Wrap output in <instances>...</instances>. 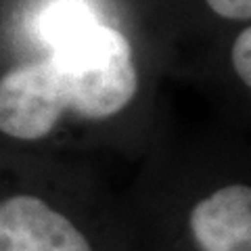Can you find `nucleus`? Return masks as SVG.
I'll list each match as a JSON object with an SVG mask.
<instances>
[{
	"mask_svg": "<svg viewBox=\"0 0 251 251\" xmlns=\"http://www.w3.org/2000/svg\"><path fill=\"white\" fill-rule=\"evenodd\" d=\"M40 31L50 52L0 77L2 134L38 140L67 109L103 120L134 99L138 74L128 38L100 23L86 2H52L42 15Z\"/></svg>",
	"mask_w": 251,
	"mask_h": 251,
	"instance_id": "nucleus-1",
	"label": "nucleus"
},
{
	"mask_svg": "<svg viewBox=\"0 0 251 251\" xmlns=\"http://www.w3.org/2000/svg\"><path fill=\"white\" fill-rule=\"evenodd\" d=\"M0 251H92L84 234L42 199L17 195L0 203Z\"/></svg>",
	"mask_w": 251,
	"mask_h": 251,
	"instance_id": "nucleus-2",
	"label": "nucleus"
},
{
	"mask_svg": "<svg viewBox=\"0 0 251 251\" xmlns=\"http://www.w3.org/2000/svg\"><path fill=\"white\" fill-rule=\"evenodd\" d=\"M191 230L201 251H251V186L230 184L203 199Z\"/></svg>",
	"mask_w": 251,
	"mask_h": 251,
	"instance_id": "nucleus-3",
	"label": "nucleus"
},
{
	"mask_svg": "<svg viewBox=\"0 0 251 251\" xmlns=\"http://www.w3.org/2000/svg\"><path fill=\"white\" fill-rule=\"evenodd\" d=\"M230 61L237 75L243 80V84L251 90V27L243 29L237 36L230 50Z\"/></svg>",
	"mask_w": 251,
	"mask_h": 251,
	"instance_id": "nucleus-4",
	"label": "nucleus"
},
{
	"mask_svg": "<svg viewBox=\"0 0 251 251\" xmlns=\"http://www.w3.org/2000/svg\"><path fill=\"white\" fill-rule=\"evenodd\" d=\"M205 2L218 17L230 21L251 19V0H205Z\"/></svg>",
	"mask_w": 251,
	"mask_h": 251,
	"instance_id": "nucleus-5",
	"label": "nucleus"
}]
</instances>
